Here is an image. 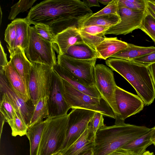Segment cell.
I'll list each match as a JSON object with an SVG mask.
<instances>
[{"label": "cell", "mask_w": 155, "mask_h": 155, "mask_svg": "<svg viewBox=\"0 0 155 155\" xmlns=\"http://www.w3.org/2000/svg\"><path fill=\"white\" fill-rule=\"evenodd\" d=\"M0 111L11 127L13 124L15 110L7 96L0 93Z\"/></svg>", "instance_id": "obj_28"}, {"label": "cell", "mask_w": 155, "mask_h": 155, "mask_svg": "<svg viewBox=\"0 0 155 155\" xmlns=\"http://www.w3.org/2000/svg\"><path fill=\"white\" fill-rule=\"evenodd\" d=\"M95 112L83 109H72L68 114L66 137L61 151L68 148L83 134Z\"/></svg>", "instance_id": "obj_11"}, {"label": "cell", "mask_w": 155, "mask_h": 155, "mask_svg": "<svg viewBox=\"0 0 155 155\" xmlns=\"http://www.w3.org/2000/svg\"><path fill=\"white\" fill-rule=\"evenodd\" d=\"M14 20L16 26V35L12 49L20 46L25 51L28 45L29 27L30 25L26 18H16Z\"/></svg>", "instance_id": "obj_25"}, {"label": "cell", "mask_w": 155, "mask_h": 155, "mask_svg": "<svg viewBox=\"0 0 155 155\" xmlns=\"http://www.w3.org/2000/svg\"><path fill=\"white\" fill-rule=\"evenodd\" d=\"M0 93L6 95L16 112L28 127L35 106L31 101L26 102L16 93L7 80L4 71L0 72Z\"/></svg>", "instance_id": "obj_13"}, {"label": "cell", "mask_w": 155, "mask_h": 155, "mask_svg": "<svg viewBox=\"0 0 155 155\" xmlns=\"http://www.w3.org/2000/svg\"><path fill=\"white\" fill-rule=\"evenodd\" d=\"M147 13V11H135L124 7L119 8L120 22L109 28L103 33V36L105 37V35L108 34L124 35L139 29Z\"/></svg>", "instance_id": "obj_12"}, {"label": "cell", "mask_w": 155, "mask_h": 155, "mask_svg": "<svg viewBox=\"0 0 155 155\" xmlns=\"http://www.w3.org/2000/svg\"><path fill=\"white\" fill-rule=\"evenodd\" d=\"M139 29L145 32L155 43V19L147 12Z\"/></svg>", "instance_id": "obj_31"}, {"label": "cell", "mask_w": 155, "mask_h": 155, "mask_svg": "<svg viewBox=\"0 0 155 155\" xmlns=\"http://www.w3.org/2000/svg\"><path fill=\"white\" fill-rule=\"evenodd\" d=\"M151 140L153 144L155 142V127L152 128Z\"/></svg>", "instance_id": "obj_46"}, {"label": "cell", "mask_w": 155, "mask_h": 155, "mask_svg": "<svg viewBox=\"0 0 155 155\" xmlns=\"http://www.w3.org/2000/svg\"><path fill=\"white\" fill-rule=\"evenodd\" d=\"M108 155H134L128 150L122 148L119 149Z\"/></svg>", "instance_id": "obj_42"}, {"label": "cell", "mask_w": 155, "mask_h": 155, "mask_svg": "<svg viewBox=\"0 0 155 155\" xmlns=\"http://www.w3.org/2000/svg\"><path fill=\"white\" fill-rule=\"evenodd\" d=\"M153 1H154V2L155 3V0H153Z\"/></svg>", "instance_id": "obj_52"}, {"label": "cell", "mask_w": 155, "mask_h": 155, "mask_svg": "<svg viewBox=\"0 0 155 155\" xmlns=\"http://www.w3.org/2000/svg\"><path fill=\"white\" fill-rule=\"evenodd\" d=\"M57 58V64L68 71L79 83L87 87H95L93 72L97 58L79 60L60 54Z\"/></svg>", "instance_id": "obj_9"}, {"label": "cell", "mask_w": 155, "mask_h": 155, "mask_svg": "<svg viewBox=\"0 0 155 155\" xmlns=\"http://www.w3.org/2000/svg\"><path fill=\"white\" fill-rule=\"evenodd\" d=\"M34 27L36 32L40 37L53 45L56 44V35L50 26L39 23L35 25Z\"/></svg>", "instance_id": "obj_29"}, {"label": "cell", "mask_w": 155, "mask_h": 155, "mask_svg": "<svg viewBox=\"0 0 155 155\" xmlns=\"http://www.w3.org/2000/svg\"><path fill=\"white\" fill-rule=\"evenodd\" d=\"M92 14L80 0H47L32 7L26 18L30 25L50 26L57 34L70 27L78 29L80 21Z\"/></svg>", "instance_id": "obj_1"}, {"label": "cell", "mask_w": 155, "mask_h": 155, "mask_svg": "<svg viewBox=\"0 0 155 155\" xmlns=\"http://www.w3.org/2000/svg\"><path fill=\"white\" fill-rule=\"evenodd\" d=\"M68 114L48 118L44 129L38 155H54L61 150L67 135Z\"/></svg>", "instance_id": "obj_4"}, {"label": "cell", "mask_w": 155, "mask_h": 155, "mask_svg": "<svg viewBox=\"0 0 155 155\" xmlns=\"http://www.w3.org/2000/svg\"><path fill=\"white\" fill-rule=\"evenodd\" d=\"M92 15L84 18L80 21L78 29L91 25L109 28L118 24L121 21L119 15H104L95 17L93 16Z\"/></svg>", "instance_id": "obj_22"}, {"label": "cell", "mask_w": 155, "mask_h": 155, "mask_svg": "<svg viewBox=\"0 0 155 155\" xmlns=\"http://www.w3.org/2000/svg\"><path fill=\"white\" fill-rule=\"evenodd\" d=\"M16 35V26L14 20L9 24L5 33L4 40L8 44V48H13Z\"/></svg>", "instance_id": "obj_34"}, {"label": "cell", "mask_w": 155, "mask_h": 155, "mask_svg": "<svg viewBox=\"0 0 155 155\" xmlns=\"http://www.w3.org/2000/svg\"><path fill=\"white\" fill-rule=\"evenodd\" d=\"M48 120H45L28 128L26 136L30 145V155H38L39 147L44 129Z\"/></svg>", "instance_id": "obj_24"}, {"label": "cell", "mask_w": 155, "mask_h": 155, "mask_svg": "<svg viewBox=\"0 0 155 155\" xmlns=\"http://www.w3.org/2000/svg\"><path fill=\"white\" fill-rule=\"evenodd\" d=\"M155 51V47H142L128 43L127 47L120 51L110 58L131 61Z\"/></svg>", "instance_id": "obj_23"}, {"label": "cell", "mask_w": 155, "mask_h": 155, "mask_svg": "<svg viewBox=\"0 0 155 155\" xmlns=\"http://www.w3.org/2000/svg\"><path fill=\"white\" fill-rule=\"evenodd\" d=\"M128 43L117 37L106 38L96 48L99 58L106 60L127 47Z\"/></svg>", "instance_id": "obj_19"}, {"label": "cell", "mask_w": 155, "mask_h": 155, "mask_svg": "<svg viewBox=\"0 0 155 155\" xmlns=\"http://www.w3.org/2000/svg\"><path fill=\"white\" fill-rule=\"evenodd\" d=\"M155 147V142L153 144Z\"/></svg>", "instance_id": "obj_51"}, {"label": "cell", "mask_w": 155, "mask_h": 155, "mask_svg": "<svg viewBox=\"0 0 155 155\" xmlns=\"http://www.w3.org/2000/svg\"><path fill=\"white\" fill-rule=\"evenodd\" d=\"M3 71L8 82L16 93L26 102L31 101L25 84L9 61Z\"/></svg>", "instance_id": "obj_16"}, {"label": "cell", "mask_w": 155, "mask_h": 155, "mask_svg": "<svg viewBox=\"0 0 155 155\" xmlns=\"http://www.w3.org/2000/svg\"><path fill=\"white\" fill-rule=\"evenodd\" d=\"M5 120L2 114L0 113V137L2 132L3 126Z\"/></svg>", "instance_id": "obj_45"}, {"label": "cell", "mask_w": 155, "mask_h": 155, "mask_svg": "<svg viewBox=\"0 0 155 155\" xmlns=\"http://www.w3.org/2000/svg\"></svg>", "instance_id": "obj_54"}, {"label": "cell", "mask_w": 155, "mask_h": 155, "mask_svg": "<svg viewBox=\"0 0 155 155\" xmlns=\"http://www.w3.org/2000/svg\"><path fill=\"white\" fill-rule=\"evenodd\" d=\"M131 61L147 67L151 64L155 63V51L134 59Z\"/></svg>", "instance_id": "obj_39"}, {"label": "cell", "mask_w": 155, "mask_h": 155, "mask_svg": "<svg viewBox=\"0 0 155 155\" xmlns=\"http://www.w3.org/2000/svg\"><path fill=\"white\" fill-rule=\"evenodd\" d=\"M54 155H61V153L60 152H59L58 153L55 154Z\"/></svg>", "instance_id": "obj_50"}, {"label": "cell", "mask_w": 155, "mask_h": 155, "mask_svg": "<svg viewBox=\"0 0 155 155\" xmlns=\"http://www.w3.org/2000/svg\"><path fill=\"white\" fill-rule=\"evenodd\" d=\"M151 130L145 126L125 123L105 125L99 129L95 136L93 155H108Z\"/></svg>", "instance_id": "obj_2"}, {"label": "cell", "mask_w": 155, "mask_h": 155, "mask_svg": "<svg viewBox=\"0 0 155 155\" xmlns=\"http://www.w3.org/2000/svg\"><path fill=\"white\" fill-rule=\"evenodd\" d=\"M117 104L123 120L141 111L144 104L138 96L128 92L117 86L115 91Z\"/></svg>", "instance_id": "obj_14"}, {"label": "cell", "mask_w": 155, "mask_h": 155, "mask_svg": "<svg viewBox=\"0 0 155 155\" xmlns=\"http://www.w3.org/2000/svg\"><path fill=\"white\" fill-rule=\"evenodd\" d=\"M146 11L155 19V3L153 0H146Z\"/></svg>", "instance_id": "obj_41"}, {"label": "cell", "mask_w": 155, "mask_h": 155, "mask_svg": "<svg viewBox=\"0 0 155 155\" xmlns=\"http://www.w3.org/2000/svg\"><path fill=\"white\" fill-rule=\"evenodd\" d=\"M11 128L12 135L14 137L17 136L21 137L26 135L28 128L24 121L16 112L15 114L13 125Z\"/></svg>", "instance_id": "obj_32"}, {"label": "cell", "mask_w": 155, "mask_h": 155, "mask_svg": "<svg viewBox=\"0 0 155 155\" xmlns=\"http://www.w3.org/2000/svg\"><path fill=\"white\" fill-rule=\"evenodd\" d=\"M153 155H154V154H153Z\"/></svg>", "instance_id": "obj_53"}, {"label": "cell", "mask_w": 155, "mask_h": 155, "mask_svg": "<svg viewBox=\"0 0 155 155\" xmlns=\"http://www.w3.org/2000/svg\"><path fill=\"white\" fill-rule=\"evenodd\" d=\"M8 49L10 53L9 62L20 75L28 90L32 63L27 58L25 50L21 47L12 49L8 48Z\"/></svg>", "instance_id": "obj_15"}, {"label": "cell", "mask_w": 155, "mask_h": 155, "mask_svg": "<svg viewBox=\"0 0 155 155\" xmlns=\"http://www.w3.org/2000/svg\"><path fill=\"white\" fill-rule=\"evenodd\" d=\"M48 97H45L40 98L38 101L35 107L28 128L42 122L44 118L48 117Z\"/></svg>", "instance_id": "obj_27"}, {"label": "cell", "mask_w": 155, "mask_h": 155, "mask_svg": "<svg viewBox=\"0 0 155 155\" xmlns=\"http://www.w3.org/2000/svg\"><path fill=\"white\" fill-rule=\"evenodd\" d=\"M118 0H112L106 7L99 11L93 13V16L109 15H119Z\"/></svg>", "instance_id": "obj_36"}, {"label": "cell", "mask_w": 155, "mask_h": 155, "mask_svg": "<svg viewBox=\"0 0 155 155\" xmlns=\"http://www.w3.org/2000/svg\"><path fill=\"white\" fill-rule=\"evenodd\" d=\"M29 35L28 46L25 51L29 61L52 67L56 64L54 45L40 37L34 26H29Z\"/></svg>", "instance_id": "obj_7"}, {"label": "cell", "mask_w": 155, "mask_h": 155, "mask_svg": "<svg viewBox=\"0 0 155 155\" xmlns=\"http://www.w3.org/2000/svg\"><path fill=\"white\" fill-rule=\"evenodd\" d=\"M151 130L128 143L121 148L128 150L134 155H142L146 151L147 147L153 144L151 140Z\"/></svg>", "instance_id": "obj_26"}, {"label": "cell", "mask_w": 155, "mask_h": 155, "mask_svg": "<svg viewBox=\"0 0 155 155\" xmlns=\"http://www.w3.org/2000/svg\"><path fill=\"white\" fill-rule=\"evenodd\" d=\"M119 8L124 7L135 11L146 12V0H118Z\"/></svg>", "instance_id": "obj_33"}, {"label": "cell", "mask_w": 155, "mask_h": 155, "mask_svg": "<svg viewBox=\"0 0 155 155\" xmlns=\"http://www.w3.org/2000/svg\"><path fill=\"white\" fill-rule=\"evenodd\" d=\"M53 68L60 77L78 90L93 97H102L95 87H88L81 84L75 79L68 71L58 64L54 65Z\"/></svg>", "instance_id": "obj_20"}, {"label": "cell", "mask_w": 155, "mask_h": 155, "mask_svg": "<svg viewBox=\"0 0 155 155\" xmlns=\"http://www.w3.org/2000/svg\"><path fill=\"white\" fill-rule=\"evenodd\" d=\"M153 152H150L149 151H146L142 155H153Z\"/></svg>", "instance_id": "obj_49"}, {"label": "cell", "mask_w": 155, "mask_h": 155, "mask_svg": "<svg viewBox=\"0 0 155 155\" xmlns=\"http://www.w3.org/2000/svg\"><path fill=\"white\" fill-rule=\"evenodd\" d=\"M93 149L83 152L78 155H93Z\"/></svg>", "instance_id": "obj_47"}, {"label": "cell", "mask_w": 155, "mask_h": 155, "mask_svg": "<svg viewBox=\"0 0 155 155\" xmlns=\"http://www.w3.org/2000/svg\"><path fill=\"white\" fill-rule=\"evenodd\" d=\"M95 86L101 97L113 110L115 117V124L123 123L116 103V84L113 70L103 64L95 65L93 72Z\"/></svg>", "instance_id": "obj_6"}, {"label": "cell", "mask_w": 155, "mask_h": 155, "mask_svg": "<svg viewBox=\"0 0 155 155\" xmlns=\"http://www.w3.org/2000/svg\"><path fill=\"white\" fill-rule=\"evenodd\" d=\"M32 66L28 90L32 103L35 107L39 100L49 94L53 67L32 63Z\"/></svg>", "instance_id": "obj_8"}, {"label": "cell", "mask_w": 155, "mask_h": 155, "mask_svg": "<svg viewBox=\"0 0 155 155\" xmlns=\"http://www.w3.org/2000/svg\"><path fill=\"white\" fill-rule=\"evenodd\" d=\"M95 135L88 125L81 136L67 148L60 152L61 155H78L93 149Z\"/></svg>", "instance_id": "obj_17"}, {"label": "cell", "mask_w": 155, "mask_h": 155, "mask_svg": "<svg viewBox=\"0 0 155 155\" xmlns=\"http://www.w3.org/2000/svg\"><path fill=\"white\" fill-rule=\"evenodd\" d=\"M79 31L83 41L95 50L96 47L106 38L91 35L79 30Z\"/></svg>", "instance_id": "obj_35"}, {"label": "cell", "mask_w": 155, "mask_h": 155, "mask_svg": "<svg viewBox=\"0 0 155 155\" xmlns=\"http://www.w3.org/2000/svg\"><path fill=\"white\" fill-rule=\"evenodd\" d=\"M63 80L65 99L71 108L94 111L115 119L113 110L102 97L97 98L87 95L78 90L65 80Z\"/></svg>", "instance_id": "obj_5"}, {"label": "cell", "mask_w": 155, "mask_h": 155, "mask_svg": "<svg viewBox=\"0 0 155 155\" xmlns=\"http://www.w3.org/2000/svg\"><path fill=\"white\" fill-rule=\"evenodd\" d=\"M82 1L89 8L93 6H100L98 0H83Z\"/></svg>", "instance_id": "obj_44"}, {"label": "cell", "mask_w": 155, "mask_h": 155, "mask_svg": "<svg viewBox=\"0 0 155 155\" xmlns=\"http://www.w3.org/2000/svg\"><path fill=\"white\" fill-rule=\"evenodd\" d=\"M9 62L7 60L6 54L0 41V71H2L3 68L8 64Z\"/></svg>", "instance_id": "obj_40"}, {"label": "cell", "mask_w": 155, "mask_h": 155, "mask_svg": "<svg viewBox=\"0 0 155 155\" xmlns=\"http://www.w3.org/2000/svg\"><path fill=\"white\" fill-rule=\"evenodd\" d=\"M112 0H98L99 2L104 5H107Z\"/></svg>", "instance_id": "obj_48"}, {"label": "cell", "mask_w": 155, "mask_h": 155, "mask_svg": "<svg viewBox=\"0 0 155 155\" xmlns=\"http://www.w3.org/2000/svg\"><path fill=\"white\" fill-rule=\"evenodd\" d=\"M109 28L97 25H91L83 27L78 30L89 34L103 37V33Z\"/></svg>", "instance_id": "obj_38"}, {"label": "cell", "mask_w": 155, "mask_h": 155, "mask_svg": "<svg viewBox=\"0 0 155 155\" xmlns=\"http://www.w3.org/2000/svg\"><path fill=\"white\" fill-rule=\"evenodd\" d=\"M64 55L79 60L99 58L96 50L83 41L71 46Z\"/></svg>", "instance_id": "obj_21"}, {"label": "cell", "mask_w": 155, "mask_h": 155, "mask_svg": "<svg viewBox=\"0 0 155 155\" xmlns=\"http://www.w3.org/2000/svg\"><path fill=\"white\" fill-rule=\"evenodd\" d=\"M149 71L155 89V63L151 64L147 67Z\"/></svg>", "instance_id": "obj_43"}, {"label": "cell", "mask_w": 155, "mask_h": 155, "mask_svg": "<svg viewBox=\"0 0 155 155\" xmlns=\"http://www.w3.org/2000/svg\"><path fill=\"white\" fill-rule=\"evenodd\" d=\"M48 106L47 118H51L67 114L71 108L65 99L63 79L54 70L51 74Z\"/></svg>", "instance_id": "obj_10"}, {"label": "cell", "mask_w": 155, "mask_h": 155, "mask_svg": "<svg viewBox=\"0 0 155 155\" xmlns=\"http://www.w3.org/2000/svg\"><path fill=\"white\" fill-rule=\"evenodd\" d=\"M36 1V0L19 1L11 7L8 19L10 20H14L19 13L31 8Z\"/></svg>", "instance_id": "obj_30"}, {"label": "cell", "mask_w": 155, "mask_h": 155, "mask_svg": "<svg viewBox=\"0 0 155 155\" xmlns=\"http://www.w3.org/2000/svg\"><path fill=\"white\" fill-rule=\"evenodd\" d=\"M56 44L58 54H64L72 45L83 41L78 29L76 27H69L56 35Z\"/></svg>", "instance_id": "obj_18"}, {"label": "cell", "mask_w": 155, "mask_h": 155, "mask_svg": "<svg viewBox=\"0 0 155 155\" xmlns=\"http://www.w3.org/2000/svg\"><path fill=\"white\" fill-rule=\"evenodd\" d=\"M103 116L102 114L96 112L88 124L95 136L99 129L105 126L104 124Z\"/></svg>", "instance_id": "obj_37"}, {"label": "cell", "mask_w": 155, "mask_h": 155, "mask_svg": "<svg viewBox=\"0 0 155 155\" xmlns=\"http://www.w3.org/2000/svg\"><path fill=\"white\" fill-rule=\"evenodd\" d=\"M105 63L129 83L145 105L153 103L155 89L147 67L132 61L114 58H108Z\"/></svg>", "instance_id": "obj_3"}]
</instances>
